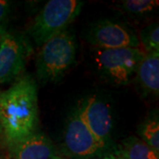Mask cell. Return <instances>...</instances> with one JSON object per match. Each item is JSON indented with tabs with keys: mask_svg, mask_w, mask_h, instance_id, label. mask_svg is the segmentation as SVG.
Returning <instances> with one entry per match:
<instances>
[{
	"mask_svg": "<svg viewBox=\"0 0 159 159\" xmlns=\"http://www.w3.org/2000/svg\"><path fill=\"white\" fill-rule=\"evenodd\" d=\"M0 125L8 148L37 132V85L32 76H21L0 92Z\"/></svg>",
	"mask_w": 159,
	"mask_h": 159,
	"instance_id": "obj_1",
	"label": "cell"
},
{
	"mask_svg": "<svg viewBox=\"0 0 159 159\" xmlns=\"http://www.w3.org/2000/svg\"><path fill=\"white\" fill-rule=\"evenodd\" d=\"M76 57L74 34L66 30L54 35L41 46L36 60V76L42 82H57Z\"/></svg>",
	"mask_w": 159,
	"mask_h": 159,
	"instance_id": "obj_2",
	"label": "cell"
},
{
	"mask_svg": "<svg viewBox=\"0 0 159 159\" xmlns=\"http://www.w3.org/2000/svg\"><path fill=\"white\" fill-rule=\"evenodd\" d=\"M84 2L79 0H50L36 14L29 33L37 45L42 46L54 35L66 30L80 14Z\"/></svg>",
	"mask_w": 159,
	"mask_h": 159,
	"instance_id": "obj_3",
	"label": "cell"
},
{
	"mask_svg": "<svg viewBox=\"0 0 159 159\" xmlns=\"http://www.w3.org/2000/svg\"><path fill=\"white\" fill-rule=\"evenodd\" d=\"M141 48L97 49L96 62L100 73L115 85L130 82L144 57Z\"/></svg>",
	"mask_w": 159,
	"mask_h": 159,
	"instance_id": "obj_4",
	"label": "cell"
},
{
	"mask_svg": "<svg viewBox=\"0 0 159 159\" xmlns=\"http://www.w3.org/2000/svg\"><path fill=\"white\" fill-rule=\"evenodd\" d=\"M66 154L74 159H98L105 156L109 148L95 136L74 111L68 119L64 134Z\"/></svg>",
	"mask_w": 159,
	"mask_h": 159,
	"instance_id": "obj_5",
	"label": "cell"
},
{
	"mask_svg": "<svg viewBox=\"0 0 159 159\" xmlns=\"http://www.w3.org/2000/svg\"><path fill=\"white\" fill-rule=\"evenodd\" d=\"M88 42L97 49L140 48L139 37L122 23L100 20L93 23L87 32Z\"/></svg>",
	"mask_w": 159,
	"mask_h": 159,
	"instance_id": "obj_6",
	"label": "cell"
},
{
	"mask_svg": "<svg viewBox=\"0 0 159 159\" xmlns=\"http://www.w3.org/2000/svg\"><path fill=\"white\" fill-rule=\"evenodd\" d=\"M27 45L20 34L4 30L0 36V84L16 79L24 68Z\"/></svg>",
	"mask_w": 159,
	"mask_h": 159,
	"instance_id": "obj_7",
	"label": "cell"
},
{
	"mask_svg": "<svg viewBox=\"0 0 159 159\" xmlns=\"http://www.w3.org/2000/svg\"><path fill=\"white\" fill-rule=\"evenodd\" d=\"M77 111L92 134L109 148L112 117L107 103L97 97H90L80 103Z\"/></svg>",
	"mask_w": 159,
	"mask_h": 159,
	"instance_id": "obj_8",
	"label": "cell"
},
{
	"mask_svg": "<svg viewBox=\"0 0 159 159\" xmlns=\"http://www.w3.org/2000/svg\"><path fill=\"white\" fill-rule=\"evenodd\" d=\"M12 159H54V145L45 134L36 132L9 148Z\"/></svg>",
	"mask_w": 159,
	"mask_h": 159,
	"instance_id": "obj_9",
	"label": "cell"
},
{
	"mask_svg": "<svg viewBox=\"0 0 159 159\" xmlns=\"http://www.w3.org/2000/svg\"><path fill=\"white\" fill-rule=\"evenodd\" d=\"M136 81L144 97L159 92V52L145 53L136 69Z\"/></svg>",
	"mask_w": 159,
	"mask_h": 159,
	"instance_id": "obj_10",
	"label": "cell"
},
{
	"mask_svg": "<svg viewBox=\"0 0 159 159\" xmlns=\"http://www.w3.org/2000/svg\"><path fill=\"white\" fill-rule=\"evenodd\" d=\"M125 159H159V153L136 136H129L116 149Z\"/></svg>",
	"mask_w": 159,
	"mask_h": 159,
	"instance_id": "obj_11",
	"label": "cell"
},
{
	"mask_svg": "<svg viewBox=\"0 0 159 159\" xmlns=\"http://www.w3.org/2000/svg\"><path fill=\"white\" fill-rule=\"evenodd\" d=\"M138 134L142 141L159 153V121L157 115L145 119L138 127Z\"/></svg>",
	"mask_w": 159,
	"mask_h": 159,
	"instance_id": "obj_12",
	"label": "cell"
},
{
	"mask_svg": "<svg viewBox=\"0 0 159 159\" xmlns=\"http://www.w3.org/2000/svg\"><path fill=\"white\" fill-rule=\"evenodd\" d=\"M140 45L144 53L159 52V26L157 22L151 23L140 32Z\"/></svg>",
	"mask_w": 159,
	"mask_h": 159,
	"instance_id": "obj_13",
	"label": "cell"
},
{
	"mask_svg": "<svg viewBox=\"0 0 159 159\" xmlns=\"http://www.w3.org/2000/svg\"><path fill=\"white\" fill-rule=\"evenodd\" d=\"M158 5L157 0H125L121 3V7L128 14L142 17L156 10Z\"/></svg>",
	"mask_w": 159,
	"mask_h": 159,
	"instance_id": "obj_14",
	"label": "cell"
},
{
	"mask_svg": "<svg viewBox=\"0 0 159 159\" xmlns=\"http://www.w3.org/2000/svg\"><path fill=\"white\" fill-rule=\"evenodd\" d=\"M11 4L8 1L0 0V31H3V25L10 11Z\"/></svg>",
	"mask_w": 159,
	"mask_h": 159,
	"instance_id": "obj_15",
	"label": "cell"
},
{
	"mask_svg": "<svg viewBox=\"0 0 159 159\" xmlns=\"http://www.w3.org/2000/svg\"><path fill=\"white\" fill-rule=\"evenodd\" d=\"M98 159H114V154L113 153H108L106 154L105 156H103L102 157Z\"/></svg>",
	"mask_w": 159,
	"mask_h": 159,
	"instance_id": "obj_16",
	"label": "cell"
},
{
	"mask_svg": "<svg viewBox=\"0 0 159 159\" xmlns=\"http://www.w3.org/2000/svg\"><path fill=\"white\" fill-rule=\"evenodd\" d=\"M114 154V159H125L122 155H120V154L117 151V150H115L113 152Z\"/></svg>",
	"mask_w": 159,
	"mask_h": 159,
	"instance_id": "obj_17",
	"label": "cell"
},
{
	"mask_svg": "<svg viewBox=\"0 0 159 159\" xmlns=\"http://www.w3.org/2000/svg\"><path fill=\"white\" fill-rule=\"evenodd\" d=\"M3 138V131H2V127H1V125H0V140Z\"/></svg>",
	"mask_w": 159,
	"mask_h": 159,
	"instance_id": "obj_18",
	"label": "cell"
},
{
	"mask_svg": "<svg viewBox=\"0 0 159 159\" xmlns=\"http://www.w3.org/2000/svg\"><path fill=\"white\" fill-rule=\"evenodd\" d=\"M54 159H62V158H61V157H57H57H55Z\"/></svg>",
	"mask_w": 159,
	"mask_h": 159,
	"instance_id": "obj_19",
	"label": "cell"
},
{
	"mask_svg": "<svg viewBox=\"0 0 159 159\" xmlns=\"http://www.w3.org/2000/svg\"><path fill=\"white\" fill-rule=\"evenodd\" d=\"M3 31H4V30H3ZM3 31H0V36H1V34H2V32H3Z\"/></svg>",
	"mask_w": 159,
	"mask_h": 159,
	"instance_id": "obj_20",
	"label": "cell"
},
{
	"mask_svg": "<svg viewBox=\"0 0 159 159\" xmlns=\"http://www.w3.org/2000/svg\"><path fill=\"white\" fill-rule=\"evenodd\" d=\"M0 159H6V158H4V157H0Z\"/></svg>",
	"mask_w": 159,
	"mask_h": 159,
	"instance_id": "obj_21",
	"label": "cell"
}]
</instances>
